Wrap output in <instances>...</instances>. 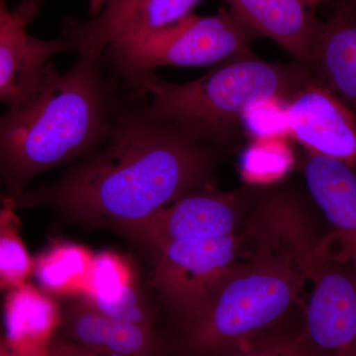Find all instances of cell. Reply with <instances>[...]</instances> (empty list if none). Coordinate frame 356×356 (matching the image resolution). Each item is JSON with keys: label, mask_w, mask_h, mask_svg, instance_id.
<instances>
[{"label": "cell", "mask_w": 356, "mask_h": 356, "mask_svg": "<svg viewBox=\"0 0 356 356\" xmlns=\"http://www.w3.org/2000/svg\"><path fill=\"white\" fill-rule=\"evenodd\" d=\"M202 0H108L86 21H72L64 39L70 48L79 43L106 50L110 44L163 29L193 13Z\"/></svg>", "instance_id": "11"}, {"label": "cell", "mask_w": 356, "mask_h": 356, "mask_svg": "<svg viewBox=\"0 0 356 356\" xmlns=\"http://www.w3.org/2000/svg\"><path fill=\"white\" fill-rule=\"evenodd\" d=\"M255 36L273 40L294 62L312 70L321 20L302 0H226Z\"/></svg>", "instance_id": "13"}, {"label": "cell", "mask_w": 356, "mask_h": 356, "mask_svg": "<svg viewBox=\"0 0 356 356\" xmlns=\"http://www.w3.org/2000/svg\"><path fill=\"white\" fill-rule=\"evenodd\" d=\"M16 211L0 192V291L3 293L28 282L34 267Z\"/></svg>", "instance_id": "19"}, {"label": "cell", "mask_w": 356, "mask_h": 356, "mask_svg": "<svg viewBox=\"0 0 356 356\" xmlns=\"http://www.w3.org/2000/svg\"><path fill=\"white\" fill-rule=\"evenodd\" d=\"M288 135L310 153L356 170V115L316 77L285 104Z\"/></svg>", "instance_id": "8"}, {"label": "cell", "mask_w": 356, "mask_h": 356, "mask_svg": "<svg viewBox=\"0 0 356 356\" xmlns=\"http://www.w3.org/2000/svg\"><path fill=\"white\" fill-rule=\"evenodd\" d=\"M6 2L7 0H0V26L3 24L11 15V11L7 8Z\"/></svg>", "instance_id": "25"}, {"label": "cell", "mask_w": 356, "mask_h": 356, "mask_svg": "<svg viewBox=\"0 0 356 356\" xmlns=\"http://www.w3.org/2000/svg\"><path fill=\"white\" fill-rule=\"evenodd\" d=\"M144 99L133 90L102 144L57 179L2 195L17 210L46 207L84 229L117 233L212 188L222 149L154 116Z\"/></svg>", "instance_id": "1"}, {"label": "cell", "mask_w": 356, "mask_h": 356, "mask_svg": "<svg viewBox=\"0 0 356 356\" xmlns=\"http://www.w3.org/2000/svg\"><path fill=\"white\" fill-rule=\"evenodd\" d=\"M303 175L312 199L336 229L356 273L355 168L308 152Z\"/></svg>", "instance_id": "15"}, {"label": "cell", "mask_w": 356, "mask_h": 356, "mask_svg": "<svg viewBox=\"0 0 356 356\" xmlns=\"http://www.w3.org/2000/svg\"><path fill=\"white\" fill-rule=\"evenodd\" d=\"M302 336L318 356H337L356 346V273L339 264L312 288Z\"/></svg>", "instance_id": "12"}, {"label": "cell", "mask_w": 356, "mask_h": 356, "mask_svg": "<svg viewBox=\"0 0 356 356\" xmlns=\"http://www.w3.org/2000/svg\"><path fill=\"white\" fill-rule=\"evenodd\" d=\"M337 356H356V346H353L350 350L346 351V353H341V355Z\"/></svg>", "instance_id": "27"}, {"label": "cell", "mask_w": 356, "mask_h": 356, "mask_svg": "<svg viewBox=\"0 0 356 356\" xmlns=\"http://www.w3.org/2000/svg\"><path fill=\"white\" fill-rule=\"evenodd\" d=\"M95 254L72 242H54L34 259L33 275L39 287L60 298L83 296L90 281Z\"/></svg>", "instance_id": "18"}, {"label": "cell", "mask_w": 356, "mask_h": 356, "mask_svg": "<svg viewBox=\"0 0 356 356\" xmlns=\"http://www.w3.org/2000/svg\"><path fill=\"white\" fill-rule=\"evenodd\" d=\"M315 79L313 72L299 63L274 64L250 53L225 60L189 83L163 81L154 70L120 79L149 96L147 109L154 116L196 140L224 149L242 137L243 116L250 107L271 99L286 104Z\"/></svg>", "instance_id": "4"}, {"label": "cell", "mask_w": 356, "mask_h": 356, "mask_svg": "<svg viewBox=\"0 0 356 356\" xmlns=\"http://www.w3.org/2000/svg\"><path fill=\"white\" fill-rule=\"evenodd\" d=\"M307 6L310 7L313 10H316L318 6L329 1V0H302Z\"/></svg>", "instance_id": "26"}, {"label": "cell", "mask_w": 356, "mask_h": 356, "mask_svg": "<svg viewBox=\"0 0 356 356\" xmlns=\"http://www.w3.org/2000/svg\"><path fill=\"white\" fill-rule=\"evenodd\" d=\"M41 6L40 0H26L0 26V102L8 107L28 99L55 69L51 58L70 49L64 38L40 39L28 33Z\"/></svg>", "instance_id": "9"}, {"label": "cell", "mask_w": 356, "mask_h": 356, "mask_svg": "<svg viewBox=\"0 0 356 356\" xmlns=\"http://www.w3.org/2000/svg\"><path fill=\"white\" fill-rule=\"evenodd\" d=\"M83 297L109 317L156 325L137 268L133 261L117 252L107 250L95 254Z\"/></svg>", "instance_id": "16"}, {"label": "cell", "mask_w": 356, "mask_h": 356, "mask_svg": "<svg viewBox=\"0 0 356 356\" xmlns=\"http://www.w3.org/2000/svg\"><path fill=\"white\" fill-rule=\"evenodd\" d=\"M107 1L108 0H88L89 14H90L91 17L99 13V11L102 10V7L105 6Z\"/></svg>", "instance_id": "24"}, {"label": "cell", "mask_w": 356, "mask_h": 356, "mask_svg": "<svg viewBox=\"0 0 356 356\" xmlns=\"http://www.w3.org/2000/svg\"><path fill=\"white\" fill-rule=\"evenodd\" d=\"M294 165V154L286 136L267 135L254 137L243 154V177L255 185L276 182Z\"/></svg>", "instance_id": "20"}, {"label": "cell", "mask_w": 356, "mask_h": 356, "mask_svg": "<svg viewBox=\"0 0 356 356\" xmlns=\"http://www.w3.org/2000/svg\"><path fill=\"white\" fill-rule=\"evenodd\" d=\"M0 189H1V185H0Z\"/></svg>", "instance_id": "29"}, {"label": "cell", "mask_w": 356, "mask_h": 356, "mask_svg": "<svg viewBox=\"0 0 356 356\" xmlns=\"http://www.w3.org/2000/svg\"><path fill=\"white\" fill-rule=\"evenodd\" d=\"M255 194L254 186L222 193L212 188L191 192L116 234L139 250L170 241L236 235Z\"/></svg>", "instance_id": "7"}, {"label": "cell", "mask_w": 356, "mask_h": 356, "mask_svg": "<svg viewBox=\"0 0 356 356\" xmlns=\"http://www.w3.org/2000/svg\"><path fill=\"white\" fill-rule=\"evenodd\" d=\"M64 74L54 69L28 99L0 116V185L17 197L44 172L102 144L133 90L104 64V49L81 43Z\"/></svg>", "instance_id": "2"}, {"label": "cell", "mask_w": 356, "mask_h": 356, "mask_svg": "<svg viewBox=\"0 0 356 356\" xmlns=\"http://www.w3.org/2000/svg\"><path fill=\"white\" fill-rule=\"evenodd\" d=\"M236 235L170 241L140 250L149 262V285L179 331L236 262Z\"/></svg>", "instance_id": "6"}, {"label": "cell", "mask_w": 356, "mask_h": 356, "mask_svg": "<svg viewBox=\"0 0 356 356\" xmlns=\"http://www.w3.org/2000/svg\"><path fill=\"white\" fill-rule=\"evenodd\" d=\"M57 337L99 356H168L158 325L109 317L83 296L72 297L62 307Z\"/></svg>", "instance_id": "10"}, {"label": "cell", "mask_w": 356, "mask_h": 356, "mask_svg": "<svg viewBox=\"0 0 356 356\" xmlns=\"http://www.w3.org/2000/svg\"><path fill=\"white\" fill-rule=\"evenodd\" d=\"M0 356H15L9 348L8 344H7L1 324H0Z\"/></svg>", "instance_id": "23"}, {"label": "cell", "mask_w": 356, "mask_h": 356, "mask_svg": "<svg viewBox=\"0 0 356 356\" xmlns=\"http://www.w3.org/2000/svg\"><path fill=\"white\" fill-rule=\"evenodd\" d=\"M350 1H351V3H353V4H351V6L356 7V0H350Z\"/></svg>", "instance_id": "28"}, {"label": "cell", "mask_w": 356, "mask_h": 356, "mask_svg": "<svg viewBox=\"0 0 356 356\" xmlns=\"http://www.w3.org/2000/svg\"><path fill=\"white\" fill-rule=\"evenodd\" d=\"M243 124L254 137L267 135L288 136L285 103L277 99L257 103L243 116Z\"/></svg>", "instance_id": "22"}, {"label": "cell", "mask_w": 356, "mask_h": 356, "mask_svg": "<svg viewBox=\"0 0 356 356\" xmlns=\"http://www.w3.org/2000/svg\"><path fill=\"white\" fill-rule=\"evenodd\" d=\"M211 356H318L306 343L302 332H276L252 343Z\"/></svg>", "instance_id": "21"}, {"label": "cell", "mask_w": 356, "mask_h": 356, "mask_svg": "<svg viewBox=\"0 0 356 356\" xmlns=\"http://www.w3.org/2000/svg\"><path fill=\"white\" fill-rule=\"evenodd\" d=\"M4 337L15 356H48L62 322V307L30 282L4 293Z\"/></svg>", "instance_id": "14"}, {"label": "cell", "mask_w": 356, "mask_h": 356, "mask_svg": "<svg viewBox=\"0 0 356 356\" xmlns=\"http://www.w3.org/2000/svg\"><path fill=\"white\" fill-rule=\"evenodd\" d=\"M257 38L229 11L189 14L175 24L145 36L110 44L103 60L119 79L159 67H201L252 53Z\"/></svg>", "instance_id": "5"}, {"label": "cell", "mask_w": 356, "mask_h": 356, "mask_svg": "<svg viewBox=\"0 0 356 356\" xmlns=\"http://www.w3.org/2000/svg\"><path fill=\"white\" fill-rule=\"evenodd\" d=\"M254 254L236 262L198 313L177 331L185 356H211L276 334L305 285L304 274L282 238L257 213Z\"/></svg>", "instance_id": "3"}, {"label": "cell", "mask_w": 356, "mask_h": 356, "mask_svg": "<svg viewBox=\"0 0 356 356\" xmlns=\"http://www.w3.org/2000/svg\"><path fill=\"white\" fill-rule=\"evenodd\" d=\"M312 72L356 115V7L321 20Z\"/></svg>", "instance_id": "17"}]
</instances>
